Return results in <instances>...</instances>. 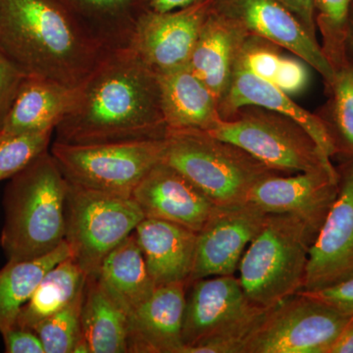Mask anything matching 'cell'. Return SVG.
Returning a JSON list of instances; mask_svg holds the SVG:
<instances>
[{"instance_id":"obj_13","label":"cell","mask_w":353,"mask_h":353,"mask_svg":"<svg viewBox=\"0 0 353 353\" xmlns=\"http://www.w3.org/2000/svg\"><path fill=\"white\" fill-rule=\"evenodd\" d=\"M339 173L338 196L311 245L301 292H315L353 277V158Z\"/></svg>"},{"instance_id":"obj_19","label":"cell","mask_w":353,"mask_h":353,"mask_svg":"<svg viewBox=\"0 0 353 353\" xmlns=\"http://www.w3.org/2000/svg\"><path fill=\"white\" fill-rule=\"evenodd\" d=\"M134 234L157 287L189 283L196 259V232L169 221L145 218Z\"/></svg>"},{"instance_id":"obj_35","label":"cell","mask_w":353,"mask_h":353,"mask_svg":"<svg viewBox=\"0 0 353 353\" xmlns=\"http://www.w3.org/2000/svg\"><path fill=\"white\" fill-rule=\"evenodd\" d=\"M1 336L7 353H44L41 339L31 329L14 326Z\"/></svg>"},{"instance_id":"obj_31","label":"cell","mask_w":353,"mask_h":353,"mask_svg":"<svg viewBox=\"0 0 353 353\" xmlns=\"http://www.w3.org/2000/svg\"><path fill=\"white\" fill-rule=\"evenodd\" d=\"M83 294V290L66 307L46 318L32 329L43 343L44 353L75 352L79 341L83 339L81 325Z\"/></svg>"},{"instance_id":"obj_8","label":"cell","mask_w":353,"mask_h":353,"mask_svg":"<svg viewBox=\"0 0 353 353\" xmlns=\"http://www.w3.org/2000/svg\"><path fill=\"white\" fill-rule=\"evenodd\" d=\"M165 138L72 145L54 141L50 152L70 185L132 196L153 167L163 161Z\"/></svg>"},{"instance_id":"obj_23","label":"cell","mask_w":353,"mask_h":353,"mask_svg":"<svg viewBox=\"0 0 353 353\" xmlns=\"http://www.w3.org/2000/svg\"><path fill=\"white\" fill-rule=\"evenodd\" d=\"M81 325L90 353H129L130 315L97 275L87 276Z\"/></svg>"},{"instance_id":"obj_29","label":"cell","mask_w":353,"mask_h":353,"mask_svg":"<svg viewBox=\"0 0 353 353\" xmlns=\"http://www.w3.org/2000/svg\"><path fill=\"white\" fill-rule=\"evenodd\" d=\"M353 0H313L316 29L320 44L334 73L345 66L348 57V34Z\"/></svg>"},{"instance_id":"obj_33","label":"cell","mask_w":353,"mask_h":353,"mask_svg":"<svg viewBox=\"0 0 353 353\" xmlns=\"http://www.w3.org/2000/svg\"><path fill=\"white\" fill-rule=\"evenodd\" d=\"M27 76L0 48V127Z\"/></svg>"},{"instance_id":"obj_40","label":"cell","mask_w":353,"mask_h":353,"mask_svg":"<svg viewBox=\"0 0 353 353\" xmlns=\"http://www.w3.org/2000/svg\"><path fill=\"white\" fill-rule=\"evenodd\" d=\"M353 58V57H352Z\"/></svg>"},{"instance_id":"obj_24","label":"cell","mask_w":353,"mask_h":353,"mask_svg":"<svg viewBox=\"0 0 353 353\" xmlns=\"http://www.w3.org/2000/svg\"><path fill=\"white\" fill-rule=\"evenodd\" d=\"M78 24L109 51L129 46L146 0H59Z\"/></svg>"},{"instance_id":"obj_9","label":"cell","mask_w":353,"mask_h":353,"mask_svg":"<svg viewBox=\"0 0 353 353\" xmlns=\"http://www.w3.org/2000/svg\"><path fill=\"white\" fill-rule=\"evenodd\" d=\"M145 218L132 196L70 185L65 241L72 259L85 275H97L105 257Z\"/></svg>"},{"instance_id":"obj_21","label":"cell","mask_w":353,"mask_h":353,"mask_svg":"<svg viewBox=\"0 0 353 353\" xmlns=\"http://www.w3.org/2000/svg\"><path fill=\"white\" fill-rule=\"evenodd\" d=\"M158 81L168 131L209 132L224 120L219 99L188 65L158 74Z\"/></svg>"},{"instance_id":"obj_28","label":"cell","mask_w":353,"mask_h":353,"mask_svg":"<svg viewBox=\"0 0 353 353\" xmlns=\"http://www.w3.org/2000/svg\"><path fill=\"white\" fill-rule=\"evenodd\" d=\"M328 103L319 114L328 127L339 152L353 158V58L334 72L326 88Z\"/></svg>"},{"instance_id":"obj_17","label":"cell","mask_w":353,"mask_h":353,"mask_svg":"<svg viewBox=\"0 0 353 353\" xmlns=\"http://www.w3.org/2000/svg\"><path fill=\"white\" fill-rule=\"evenodd\" d=\"M187 282L157 287L130 316L129 353H183Z\"/></svg>"},{"instance_id":"obj_14","label":"cell","mask_w":353,"mask_h":353,"mask_svg":"<svg viewBox=\"0 0 353 353\" xmlns=\"http://www.w3.org/2000/svg\"><path fill=\"white\" fill-rule=\"evenodd\" d=\"M216 10L238 22L248 36L276 44L315 69L328 87L334 71L317 39L277 0H214Z\"/></svg>"},{"instance_id":"obj_11","label":"cell","mask_w":353,"mask_h":353,"mask_svg":"<svg viewBox=\"0 0 353 353\" xmlns=\"http://www.w3.org/2000/svg\"><path fill=\"white\" fill-rule=\"evenodd\" d=\"M214 0H201L176 10L148 9L139 18L129 46L157 74L187 66Z\"/></svg>"},{"instance_id":"obj_34","label":"cell","mask_w":353,"mask_h":353,"mask_svg":"<svg viewBox=\"0 0 353 353\" xmlns=\"http://www.w3.org/2000/svg\"><path fill=\"white\" fill-rule=\"evenodd\" d=\"M334 308L353 316V277L315 292H303Z\"/></svg>"},{"instance_id":"obj_18","label":"cell","mask_w":353,"mask_h":353,"mask_svg":"<svg viewBox=\"0 0 353 353\" xmlns=\"http://www.w3.org/2000/svg\"><path fill=\"white\" fill-rule=\"evenodd\" d=\"M245 106L267 109L296 121L327 157L332 158L338 153L333 137L319 114L309 112L301 108L290 94L274 83L245 70L236 68L229 90L220 102L221 116L224 120L229 119L239 109Z\"/></svg>"},{"instance_id":"obj_2","label":"cell","mask_w":353,"mask_h":353,"mask_svg":"<svg viewBox=\"0 0 353 353\" xmlns=\"http://www.w3.org/2000/svg\"><path fill=\"white\" fill-rule=\"evenodd\" d=\"M0 48L26 76L72 88L110 52L59 0H0Z\"/></svg>"},{"instance_id":"obj_25","label":"cell","mask_w":353,"mask_h":353,"mask_svg":"<svg viewBox=\"0 0 353 353\" xmlns=\"http://www.w3.org/2000/svg\"><path fill=\"white\" fill-rule=\"evenodd\" d=\"M97 277L130 316L157 289L134 233L105 257Z\"/></svg>"},{"instance_id":"obj_12","label":"cell","mask_w":353,"mask_h":353,"mask_svg":"<svg viewBox=\"0 0 353 353\" xmlns=\"http://www.w3.org/2000/svg\"><path fill=\"white\" fill-rule=\"evenodd\" d=\"M266 213L252 201L215 206L197 233L196 259L190 282L238 272L241 257L263 226Z\"/></svg>"},{"instance_id":"obj_16","label":"cell","mask_w":353,"mask_h":353,"mask_svg":"<svg viewBox=\"0 0 353 353\" xmlns=\"http://www.w3.org/2000/svg\"><path fill=\"white\" fill-rule=\"evenodd\" d=\"M145 218L169 221L199 233L215 205L170 165L157 164L132 194Z\"/></svg>"},{"instance_id":"obj_30","label":"cell","mask_w":353,"mask_h":353,"mask_svg":"<svg viewBox=\"0 0 353 353\" xmlns=\"http://www.w3.org/2000/svg\"><path fill=\"white\" fill-rule=\"evenodd\" d=\"M280 48L263 39L248 36L241 46L236 68L245 70L283 90L299 60L284 57Z\"/></svg>"},{"instance_id":"obj_38","label":"cell","mask_w":353,"mask_h":353,"mask_svg":"<svg viewBox=\"0 0 353 353\" xmlns=\"http://www.w3.org/2000/svg\"><path fill=\"white\" fill-rule=\"evenodd\" d=\"M152 10L158 12H167V11L176 10L201 1V0H146Z\"/></svg>"},{"instance_id":"obj_15","label":"cell","mask_w":353,"mask_h":353,"mask_svg":"<svg viewBox=\"0 0 353 353\" xmlns=\"http://www.w3.org/2000/svg\"><path fill=\"white\" fill-rule=\"evenodd\" d=\"M339 189V170L276 174L260 181L248 201L266 214L294 216L318 234L338 196Z\"/></svg>"},{"instance_id":"obj_3","label":"cell","mask_w":353,"mask_h":353,"mask_svg":"<svg viewBox=\"0 0 353 353\" xmlns=\"http://www.w3.org/2000/svg\"><path fill=\"white\" fill-rule=\"evenodd\" d=\"M69 190L50 150L10 179L0 236L9 261L44 256L64 243Z\"/></svg>"},{"instance_id":"obj_27","label":"cell","mask_w":353,"mask_h":353,"mask_svg":"<svg viewBox=\"0 0 353 353\" xmlns=\"http://www.w3.org/2000/svg\"><path fill=\"white\" fill-rule=\"evenodd\" d=\"M85 280L87 275L72 256L59 262L44 275L21 308L15 326L34 329L80 296Z\"/></svg>"},{"instance_id":"obj_10","label":"cell","mask_w":353,"mask_h":353,"mask_svg":"<svg viewBox=\"0 0 353 353\" xmlns=\"http://www.w3.org/2000/svg\"><path fill=\"white\" fill-rule=\"evenodd\" d=\"M352 317L299 292L269 309L243 353H329Z\"/></svg>"},{"instance_id":"obj_22","label":"cell","mask_w":353,"mask_h":353,"mask_svg":"<svg viewBox=\"0 0 353 353\" xmlns=\"http://www.w3.org/2000/svg\"><path fill=\"white\" fill-rule=\"evenodd\" d=\"M78 87L27 77L4 118L0 132L24 134L54 131L74 106Z\"/></svg>"},{"instance_id":"obj_36","label":"cell","mask_w":353,"mask_h":353,"mask_svg":"<svg viewBox=\"0 0 353 353\" xmlns=\"http://www.w3.org/2000/svg\"><path fill=\"white\" fill-rule=\"evenodd\" d=\"M277 1L283 4L285 8L289 9L290 12L303 23L309 34L313 38L317 39L313 0H277Z\"/></svg>"},{"instance_id":"obj_26","label":"cell","mask_w":353,"mask_h":353,"mask_svg":"<svg viewBox=\"0 0 353 353\" xmlns=\"http://www.w3.org/2000/svg\"><path fill=\"white\" fill-rule=\"evenodd\" d=\"M71 256L66 241L44 256L9 261L0 269V334L13 328L21 308L52 267Z\"/></svg>"},{"instance_id":"obj_6","label":"cell","mask_w":353,"mask_h":353,"mask_svg":"<svg viewBox=\"0 0 353 353\" xmlns=\"http://www.w3.org/2000/svg\"><path fill=\"white\" fill-rule=\"evenodd\" d=\"M162 162L180 172L215 206L245 203L260 181L282 174L239 146L196 130L168 131Z\"/></svg>"},{"instance_id":"obj_37","label":"cell","mask_w":353,"mask_h":353,"mask_svg":"<svg viewBox=\"0 0 353 353\" xmlns=\"http://www.w3.org/2000/svg\"><path fill=\"white\" fill-rule=\"evenodd\" d=\"M329 353H353V316L334 341Z\"/></svg>"},{"instance_id":"obj_1","label":"cell","mask_w":353,"mask_h":353,"mask_svg":"<svg viewBox=\"0 0 353 353\" xmlns=\"http://www.w3.org/2000/svg\"><path fill=\"white\" fill-rule=\"evenodd\" d=\"M54 132L55 141L72 145L164 139L158 74L130 48L110 51L79 85Z\"/></svg>"},{"instance_id":"obj_32","label":"cell","mask_w":353,"mask_h":353,"mask_svg":"<svg viewBox=\"0 0 353 353\" xmlns=\"http://www.w3.org/2000/svg\"><path fill=\"white\" fill-rule=\"evenodd\" d=\"M54 131L8 134L0 132V182L24 170L50 150Z\"/></svg>"},{"instance_id":"obj_7","label":"cell","mask_w":353,"mask_h":353,"mask_svg":"<svg viewBox=\"0 0 353 353\" xmlns=\"http://www.w3.org/2000/svg\"><path fill=\"white\" fill-rule=\"evenodd\" d=\"M208 132L282 174L338 171L301 125L267 109L245 106Z\"/></svg>"},{"instance_id":"obj_39","label":"cell","mask_w":353,"mask_h":353,"mask_svg":"<svg viewBox=\"0 0 353 353\" xmlns=\"http://www.w3.org/2000/svg\"><path fill=\"white\" fill-rule=\"evenodd\" d=\"M348 57H353V6L350 13V34H348Z\"/></svg>"},{"instance_id":"obj_5","label":"cell","mask_w":353,"mask_h":353,"mask_svg":"<svg viewBox=\"0 0 353 353\" xmlns=\"http://www.w3.org/2000/svg\"><path fill=\"white\" fill-rule=\"evenodd\" d=\"M316 236L294 216L266 215L238 268L239 281L252 303L272 307L303 290Z\"/></svg>"},{"instance_id":"obj_4","label":"cell","mask_w":353,"mask_h":353,"mask_svg":"<svg viewBox=\"0 0 353 353\" xmlns=\"http://www.w3.org/2000/svg\"><path fill=\"white\" fill-rule=\"evenodd\" d=\"M271 307L252 303L234 275L188 283L183 353H243Z\"/></svg>"},{"instance_id":"obj_20","label":"cell","mask_w":353,"mask_h":353,"mask_svg":"<svg viewBox=\"0 0 353 353\" xmlns=\"http://www.w3.org/2000/svg\"><path fill=\"white\" fill-rule=\"evenodd\" d=\"M248 37L238 22L214 6L202 26L188 66L220 102L231 85L236 60Z\"/></svg>"}]
</instances>
